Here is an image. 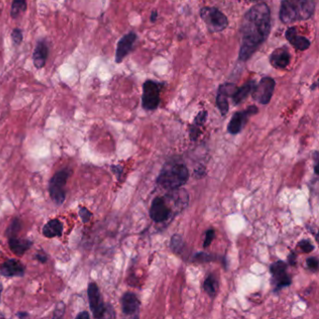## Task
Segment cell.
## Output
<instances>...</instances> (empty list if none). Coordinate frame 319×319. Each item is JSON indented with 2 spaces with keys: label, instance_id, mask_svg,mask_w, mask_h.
Segmentation results:
<instances>
[{
  "label": "cell",
  "instance_id": "obj_1",
  "mask_svg": "<svg viewBox=\"0 0 319 319\" xmlns=\"http://www.w3.org/2000/svg\"><path fill=\"white\" fill-rule=\"evenodd\" d=\"M270 32V10L266 3L253 6L244 14L241 33L242 42L239 53L241 61H247L266 42Z\"/></svg>",
  "mask_w": 319,
  "mask_h": 319
},
{
  "label": "cell",
  "instance_id": "obj_2",
  "mask_svg": "<svg viewBox=\"0 0 319 319\" xmlns=\"http://www.w3.org/2000/svg\"><path fill=\"white\" fill-rule=\"evenodd\" d=\"M315 9V0H282L279 16L284 24H292L310 19Z\"/></svg>",
  "mask_w": 319,
  "mask_h": 319
},
{
  "label": "cell",
  "instance_id": "obj_3",
  "mask_svg": "<svg viewBox=\"0 0 319 319\" xmlns=\"http://www.w3.org/2000/svg\"><path fill=\"white\" fill-rule=\"evenodd\" d=\"M189 178L188 168L184 164H175L163 168L158 177L157 183L165 189L176 190L186 184Z\"/></svg>",
  "mask_w": 319,
  "mask_h": 319
},
{
  "label": "cell",
  "instance_id": "obj_4",
  "mask_svg": "<svg viewBox=\"0 0 319 319\" xmlns=\"http://www.w3.org/2000/svg\"><path fill=\"white\" fill-rule=\"evenodd\" d=\"M200 14L203 22L210 32H221L228 25L227 16L219 9L212 7H204L201 9Z\"/></svg>",
  "mask_w": 319,
  "mask_h": 319
},
{
  "label": "cell",
  "instance_id": "obj_5",
  "mask_svg": "<svg viewBox=\"0 0 319 319\" xmlns=\"http://www.w3.org/2000/svg\"><path fill=\"white\" fill-rule=\"evenodd\" d=\"M68 176V170L63 169L56 172L51 179L49 193L53 202L57 205L63 204L66 200V185Z\"/></svg>",
  "mask_w": 319,
  "mask_h": 319
},
{
  "label": "cell",
  "instance_id": "obj_6",
  "mask_svg": "<svg viewBox=\"0 0 319 319\" xmlns=\"http://www.w3.org/2000/svg\"><path fill=\"white\" fill-rule=\"evenodd\" d=\"M163 84L148 80L143 84V107L147 110H154L160 103V91Z\"/></svg>",
  "mask_w": 319,
  "mask_h": 319
},
{
  "label": "cell",
  "instance_id": "obj_7",
  "mask_svg": "<svg viewBox=\"0 0 319 319\" xmlns=\"http://www.w3.org/2000/svg\"><path fill=\"white\" fill-rule=\"evenodd\" d=\"M275 81L270 77L262 78L258 85H255L252 90L253 99L262 105L268 104L274 92Z\"/></svg>",
  "mask_w": 319,
  "mask_h": 319
},
{
  "label": "cell",
  "instance_id": "obj_8",
  "mask_svg": "<svg viewBox=\"0 0 319 319\" xmlns=\"http://www.w3.org/2000/svg\"><path fill=\"white\" fill-rule=\"evenodd\" d=\"M88 300L90 309L92 312L93 317L95 319H101L104 318L106 315V307L101 298V291L99 286L95 283H90L87 289Z\"/></svg>",
  "mask_w": 319,
  "mask_h": 319
},
{
  "label": "cell",
  "instance_id": "obj_9",
  "mask_svg": "<svg viewBox=\"0 0 319 319\" xmlns=\"http://www.w3.org/2000/svg\"><path fill=\"white\" fill-rule=\"evenodd\" d=\"M259 109L256 106H249L247 109L243 111H237L233 116L231 117V120L228 123L227 126V131L230 134H238L242 131V129L245 126L248 118L250 117L253 114L258 113Z\"/></svg>",
  "mask_w": 319,
  "mask_h": 319
},
{
  "label": "cell",
  "instance_id": "obj_10",
  "mask_svg": "<svg viewBox=\"0 0 319 319\" xmlns=\"http://www.w3.org/2000/svg\"><path fill=\"white\" fill-rule=\"evenodd\" d=\"M286 269L287 266L284 261H278L270 265V273L276 290L291 284V279L287 275Z\"/></svg>",
  "mask_w": 319,
  "mask_h": 319
},
{
  "label": "cell",
  "instance_id": "obj_11",
  "mask_svg": "<svg viewBox=\"0 0 319 319\" xmlns=\"http://www.w3.org/2000/svg\"><path fill=\"white\" fill-rule=\"evenodd\" d=\"M170 213V209L168 208L164 198L158 197L152 202L150 208V216L152 220L156 223H162L168 220Z\"/></svg>",
  "mask_w": 319,
  "mask_h": 319
},
{
  "label": "cell",
  "instance_id": "obj_12",
  "mask_svg": "<svg viewBox=\"0 0 319 319\" xmlns=\"http://www.w3.org/2000/svg\"><path fill=\"white\" fill-rule=\"evenodd\" d=\"M137 41V35L134 32H129L123 36L118 42L115 53V62L121 63L126 55L132 51L135 42Z\"/></svg>",
  "mask_w": 319,
  "mask_h": 319
},
{
  "label": "cell",
  "instance_id": "obj_13",
  "mask_svg": "<svg viewBox=\"0 0 319 319\" xmlns=\"http://www.w3.org/2000/svg\"><path fill=\"white\" fill-rule=\"evenodd\" d=\"M237 88L233 84H224L220 85L217 96H216V105L222 115H226L228 111V97L232 94Z\"/></svg>",
  "mask_w": 319,
  "mask_h": 319
},
{
  "label": "cell",
  "instance_id": "obj_14",
  "mask_svg": "<svg viewBox=\"0 0 319 319\" xmlns=\"http://www.w3.org/2000/svg\"><path fill=\"white\" fill-rule=\"evenodd\" d=\"M25 266L16 260H8L0 266V273L5 277L24 276Z\"/></svg>",
  "mask_w": 319,
  "mask_h": 319
},
{
  "label": "cell",
  "instance_id": "obj_15",
  "mask_svg": "<svg viewBox=\"0 0 319 319\" xmlns=\"http://www.w3.org/2000/svg\"><path fill=\"white\" fill-rule=\"evenodd\" d=\"M286 39L288 41V42L294 46L297 50L299 51H305L310 48L311 45V42L306 39L305 37L300 36L298 33V29L293 26V27H288L286 29Z\"/></svg>",
  "mask_w": 319,
  "mask_h": 319
},
{
  "label": "cell",
  "instance_id": "obj_16",
  "mask_svg": "<svg viewBox=\"0 0 319 319\" xmlns=\"http://www.w3.org/2000/svg\"><path fill=\"white\" fill-rule=\"evenodd\" d=\"M122 311L126 316H138L140 311V301L134 293L126 292L122 297Z\"/></svg>",
  "mask_w": 319,
  "mask_h": 319
},
{
  "label": "cell",
  "instance_id": "obj_17",
  "mask_svg": "<svg viewBox=\"0 0 319 319\" xmlns=\"http://www.w3.org/2000/svg\"><path fill=\"white\" fill-rule=\"evenodd\" d=\"M49 54V46L45 40H41L37 43L36 49L34 51V66L37 68H42L46 64V60Z\"/></svg>",
  "mask_w": 319,
  "mask_h": 319
},
{
  "label": "cell",
  "instance_id": "obj_18",
  "mask_svg": "<svg viewBox=\"0 0 319 319\" xmlns=\"http://www.w3.org/2000/svg\"><path fill=\"white\" fill-rule=\"evenodd\" d=\"M290 53L286 48H278L273 51L269 56V62L272 67L276 68H285L290 63Z\"/></svg>",
  "mask_w": 319,
  "mask_h": 319
},
{
  "label": "cell",
  "instance_id": "obj_19",
  "mask_svg": "<svg viewBox=\"0 0 319 319\" xmlns=\"http://www.w3.org/2000/svg\"><path fill=\"white\" fill-rule=\"evenodd\" d=\"M32 244L29 240L19 239L17 237L8 239V247L16 256H23L32 246Z\"/></svg>",
  "mask_w": 319,
  "mask_h": 319
},
{
  "label": "cell",
  "instance_id": "obj_20",
  "mask_svg": "<svg viewBox=\"0 0 319 319\" xmlns=\"http://www.w3.org/2000/svg\"><path fill=\"white\" fill-rule=\"evenodd\" d=\"M42 233L46 238L61 237L63 234V224L58 219L50 220L42 228Z\"/></svg>",
  "mask_w": 319,
  "mask_h": 319
},
{
  "label": "cell",
  "instance_id": "obj_21",
  "mask_svg": "<svg viewBox=\"0 0 319 319\" xmlns=\"http://www.w3.org/2000/svg\"><path fill=\"white\" fill-rule=\"evenodd\" d=\"M255 86V84L253 81H250L248 83L244 84L243 86L236 88L235 91L232 94V101L234 102L235 105H238L242 103L243 101L247 98V96L252 92L253 88Z\"/></svg>",
  "mask_w": 319,
  "mask_h": 319
},
{
  "label": "cell",
  "instance_id": "obj_22",
  "mask_svg": "<svg viewBox=\"0 0 319 319\" xmlns=\"http://www.w3.org/2000/svg\"><path fill=\"white\" fill-rule=\"evenodd\" d=\"M217 288H218L217 280L213 274H210L208 277L205 279V282H204V289H205L206 293L209 295L211 298H213L216 294Z\"/></svg>",
  "mask_w": 319,
  "mask_h": 319
},
{
  "label": "cell",
  "instance_id": "obj_23",
  "mask_svg": "<svg viewBox=\"0 0 319 319\" xmlns=\"http://www.w3.org/2000/svg\"><path fill=\"white\" fill-rule=\"evenodd\" d=\"M26 8H27L26 0H13L11 9H10V16L12 18H17L20 15V13L26 10Z\"/></svg>",
  "mask_w": 319,
  "mask_h": 319
},
{
  "label": "cell",
  "instance_id": "obj_24",
  "mask_svg": "<svg viewBox=\"0 0 319 319\" xmlns=\"http://www.w3.org/2000/svg\"><path fill=\"white\" fill-rule=\"evenodd\" d=\"M21 228H22L21 220L19 218H14L8 227V229L6 231V236L8 237V239L17 237L18 233L21 231Z\"/></svg>",
  "mask_w": 319,
  "mask_h": 319
},
{
  "label": "cell",
  "instance_id": "obj_25",
  "mask_svg": "<svg viewBox=\"0 0 319 319\" xmlns=\"http://www.w3.org/2000/svg\"><path fill=\"white\" fill-rule=\"evenodd\" d=\"M184 243H183V239L182 237L179 235H174L172 238H171V241H170V246L171 248L176 251V252H179L181 250V248L184 246Z\"/></svg>",
  "mask_w": 319,
  "mask_h": 319
},
{
  "label": "cell",
  "instance_id": "obj_26",
  "mask_svg": "<svg viewBox=\"0 0 319 319\" xmlns=\"http://www.w3.org/2000/svg\"><path fill=\"white\" fill-rule=\"evenodd\" d=\"M207 115H208V113H207V111H206V110H202L201 112H199V113H198V115L196 116L195 120H194V124L192 126H196V127H199V128H200V127H201V126L205 123L206 118H207Z\"/></svg>",
  "mask_w": 319,
  "mask_h": 319
},
{
  "label": "cell",
  "instance_id": "obj_27",
  "mask_svg": "<svg viewBox=\"0 0 319 319\" xmlns=\"http://www.w3.org/2000/svg\"><path fill=\"white\" fill-rule=\"evenodd\" d=\"M11 39H12V42L15 45H20L23 42V32H22V30L18 29V28L13 29V31L11 33Z\"/></svg>",
  "mask_w": 319,
  "mask_h": 319
},
{
  "label": "cell",
  "instance_id": "obj_28",
  "mask_svg": "<svg viewBox=\"0 0 319 319\" xmlns=\"http://www.w3.org/2000/svg\"><path fill=\"white\" fill-rule=\"evenodd\" d=\"M79 215H80V217H81L82 221L84 223H87L90 220V218L92 217L91 212L88 210L87 208H85V207H81L80 208V210H79Z\"/></svg>",
  "mask_w": 319,
  "mask_h": 319
},
{
  "label": "cell",
  "instance_id": "obj_29",
  "mask_svg": "<svg viewBox=\"0 0 319 319\" xmlns=\"http://www.w3.org/2000/svg\"><path fill=\"white\" fill-rule=\"evenodd\" d=\"M65 314V304L63 303H59L53 311V318L54 319H60Z\"/></svg>",
  "mask_w": 319,
  "mask_h": 319
},
{
  "label": "cell",
  "instance_id": "obj_30",
  "mask_svg": "<svg viewBox=\"0 0 319 319\" xmlns=\"http://www.w3.org/2000/svg\"><path fill=\"white\" fill-rule=\"evenodd\" d=\"M299 246L301 247V249L303 250V252L305 253H310L315 249L314 245L307 240H303L302 241L300 244H299Z\"/></svg>",
  "mask_w": 319,
  "mask_h": 319
},
{
  "label": "cell",
  "instance_id": "obj_31",
  "mask_svg": "<svg viewBox=\"0 0 319 319\" xmlns=\"http://www.w3.org/2000/svg\"><path fill=\"white\" fill-rule=\"evenodd\" d=\"M214 234H215V232H214L213 229L211 228L209 230H207L206 236H205V240H204V244H203L204 247H208L210 245L211 243L213 242V240L214 238Z\"/></svg>",
  "mask_w": 319,
  "mask_h": 319
},
{
  "label": "cell",
  "instance_id": "obj_32",
  "mask_svg": "<svg viewBox=\"0 0 319 319\" xmlns=\"http://www.w3.org/2000/svg\"><path fill=\"white\" fill-rule=\"evenodd\" d=\"M307 265L312 270H317L319 268V261L316 258H310L307 260Z\"/></svg>",
  "mask_w": 319,
  "mask_h": 319
},
{
  "label": "cell",
  "instance_id": "obj_33",
  "mask_svg": "<svg viewBox=\"0 0 319 319\" xmlns=\"http://www.w3.org/2000/svg\"><path fill=\"white\" fill-rule=\"evenodd\" d=\"M35 259H36L37 261L42 262V263H45V262L47 261V256H46L45 254H43V253H38V254L35 256Z\"/></svg>",
  "mask_w": 319,
  "mask_h": 319
},
{
  "label": "cell",
  "instance_id": "obj_34",
  "mask_svg": "<svg viewBox=\"0 0 319 319\" xmlns=\"http://www.w3.org/2000/svg\"><path fill=\"white\" fill-rule=\"evenodd\" d=\"M76 318L79 319H88L90 318V315H89L87 312H82V313H80Z\"/></svg>",
  "mask_w": 319,
  "mask_h": 319
},
{
  "label": "cell",
  "instance_id": "obj_35",
  "mask_svg": "<svg viewBox=\"0 0 319 319\" xmlns=\"http://www.w3.org/2000/svg\"><path fill=\"white\" fill-rule=\"evenodd\" d=\"M295 260H296V255H295L294 253H292V254H290L289 255V257H288V261H289V264H291V265H296V261H295Z\"/></svg>",
  "mask_w": 319,
  "mask_h": 319
},
{
  "label": "cell",
  "instance_id": "obj_36",
  "mask_svg": "<svg viewBox=\"0 0 319 319\" xmlns=\"http://www.w3.org/2000/svg\"><path fill=\"white\" fill-rule=\"evenodd\" d=\"M157 17H158V11H157V10H154V11L152 12L151 15L152 23H154V22L157 20Z\"/></svg>",
  "mask_w": 319,
  "mask_h": 319
},
{
  "label": "cell",
  "instance_id": "obj_37",
  "mask_svg": "<svg viewBox=\"0 0 319 319\" xmlns=\"http://www.w3.org/2000/svg\"><path fill=\"white\" fill-rule=\"evenodd\" d=\"M29 315L27 313H24V312H21V313H18L17 314V317L20 318V319H23V318H27Z\"/></svg>",
  "mask_w": 319,
  "mask_h": 319
},
{
  "label": "cell",
  "instance_id": "obj_38",
  "mask_svg": "<svg viewBox=\"0 0 319 319\" xmlns=\"http://www.w3.org/2000/svg\"><path fill=\"white\" fill-rule=\"evenodd\" d=\"M1 292H2V285L0 284V293H1Z\"/></svg>",
  "mask_w": 319,
  "mask_h": 319
},
{
  "label": "cell",
  "instance_id": "obj_39",
  "mask_svg": "<svg viewBox=\"0 0 319 319\" xmlns=\"http://www.w3.org/2000/svg\"><path fill=\"white\" fill-rule=\"evenodd\" d=\"M251 1H260V0H251Z\"/></svg>",
  "mask_w": 319,
  "mask_h": 319
}]
</instances>
